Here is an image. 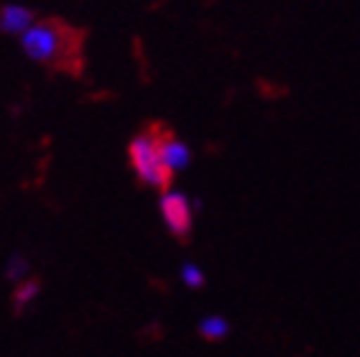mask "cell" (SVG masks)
Returning a JSON list of instances; mask_svg holds the SVG:
<instances>
[{"label":"cell","mask_w":360,"mask_h":357,"mask_svg":"<svg viewBox=\"0 0 360 357\" xmlns=\"http://www.w3.org/2000/svg\"><path fill=\"white\" fill-rule=\"evenodd\" d=\"M128 161H131V169L136 171L141 184L161 189V192L169 189L174 174L169 171L167 164H164V158H161L156 128L148 133H139V136L128 143Z\"/></svg>","instance_id":"6da1fadb"},{"label":"cell","mask_w":360,"mask_h":357,"mask_svg":"<svg viewBox=\"0 0 360 357\" xmlns=\"http://www.w3.org/2000/svg\"><path fill=\"white\" fill-rule=\"evenodd\" d=\"M64 46H67L64 31L56 23H49V21H36L21 36L23 54L36 64H54L56 59H62Z\"/></svg>","instance_id":"7a4b0ae2"},{"label":"cell","mask_w":360,"mask_h":357,"mask_svg":"<svg viewBox=\"0 0 360 357\" xmlns=\"http://www.w3.org/2000/svg\"><path fill=\"white\" fill-rule=\"evenodd\" d=\"M159 212L169 233H172L176 240H187L189 233H192V222H194V207L187 194L174 192V189L161 192Z\"/></svg>","instance_id":"3957f363"},{"label":"cell","mask_w":360,"mask_h":357,"mask_svg":"<svg viewBox=\"0 0 360 357\" xmlns=\"http://www.w3.org/2000/svg\"><path fill=\"white\" fill-rule=\"evenodd\" d=\"M156 136H159V151L164 164L172 174L184 171L189 164H192V148H189L181 138H176L174 133H164L156 128Z\"/></svg>","instance_id":"277c9868"},{"label":"cell","mask_w":360,"mask_h":357,"mask_svg":"<svg viewBox=\"0 0 360 357\" xmlns=\"http://www.w3.org/2000/svg\"><path fill=\"white\" fill-rule=\"evenodd\" d=\"M36 23V13L21 3H6L0 6V34L18 36L21 39L28 28Z\"/></svg>","instance_id":"5b68a950"},{"label":"cell","mask_w":360,"mask_h":357,"mask_svg":"<svg viewBox=\"0 0 360 357\" xmlns=\"http://www.w3.org/2000/svg\"><path fill=\"white\" fill-rule=\"evenodd\" d=\"M197 332H200V337L202 339H207V342H220V339H225V337L230 335V324L225 316L210 314L200 322Z\"/></svg>","instance_id":"8992f818"},{"label":"cell","mask_w":360,"mask_h":357,"mask_svg":"<svg viewBox=\"0 0 360 357\" xmlns=\"http://www.w3.org/2000/svg\"><path fill=\"white\" fill-rule=\"evenodd\" d=\"M39 294H41V281H39V278H23L21 283H15V289H13V309L21 314L28 304L36 301Z\"/></svg>","instance_id":"52a82bcc"},{"label":"cell","mask_w":360,"mask_h":357,"mask_svg":"<svg viewBox=\"0 0 360 357\" xmlns=\"http://www.w3.org/2000/svg\"><path fill=\"white\" fill-rule=\"evenodd\" d=\"M28 271H31V266H28L26 258H23V255H18V253H13L6 261L3 278H6V281H11V283H21L23 278H28Z\"/></svg>","instance_id":"ba28073f"},{"label":"cell","mask_w":360,"mask_h":357,"mask_svg":"<svg viewBox=\"0 0 360 357\" xmlns=\"http://www.w3.org/2000/svg\"><path fill=\"white\" fill-rule=\"evenodd\" d=\"M179 278H181V283L187 286V289H192V291H197V289H202L205 286V271H202L197 263H192V261H187L184 266L179 268Z\"/></svg>","instance_id":"9c48e42d"}]
</instances>
